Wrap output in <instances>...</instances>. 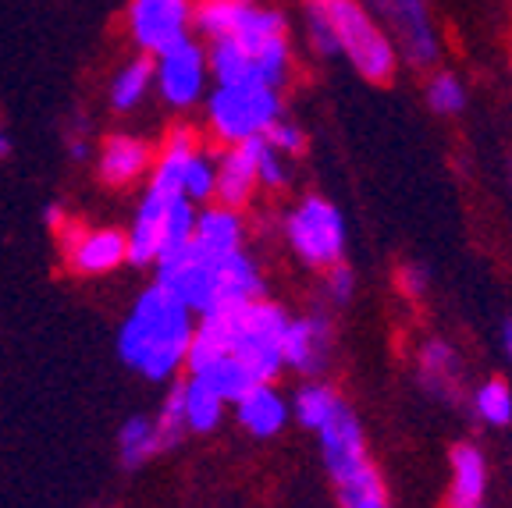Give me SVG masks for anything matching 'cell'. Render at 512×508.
Here are the masks:
<instances>
[{
    "instance_id": "obj_1",
    "label": "cell",
    "mask_w": 512,
    "mask_h": 508,
    "mask_svg": "<svg viewBox=\"0 0 512 508\" xmlns=\"http://www.w3.org/2000/svg\"><path fill=\"white\" fill-rule=\"evenodd\" d=\"M192 36L207 47L214 82L285 89L296 72L292 22L271 0H196Z\"/></svg>"
},
{
    "instance_id": "obj_2",
    "label": "cell",
    "mask_w": 512,
    "mask_h": 508,
    "mask_svg": "<svg viewBox=\"0 0 512 508\" xmlns=\"http://www.w3.org/2000/svg\"><path fill=\"white\" fill-rule=\"evenodd\" d=\"M285 327L288 310L271 299H253L203 313L192 327L185 370L207 363L214 356H232L256 381H278V374L285 370V359H281Z\"/></svg>"
},
{
    "instance_id": "obj_3",
    "label": "cell",
    "mask_w": 512,
    "mask_h": 508,
    "mask_svg": "<svg viewBox=\"0 0 512 508\" xmlns=\"http://www.w3.org/2000/svg\"><path fill=\"white\" fill-rule=\"evenodd\" d=\"M192 313L153 281L118 331V356L150 381H168L185 366L192 342Z\"/></svg>"
},
{
    "instance_id": "obj_4",
    "label": "cell",
    "mask_w": 512,
    "mask_h": 508,
    "mask_svg": "<svg viewBox=\"0 0 512 508\" xmlns=\"http://www.w3.org/2000/svg\"><path fill=\"white\" fill-rule=\"evenodd\" d=\"M203 114L214 143H249L285 114V96L264 82H214L203 96Z\"/></svg>"
},
{
    "instance_id": "obj_5",
    "label": "cell",
    "mask_w": 512,
    "mask_h": 508,
    "mask_svg": "<svg viewBox=\"0 0 512 508\" xmlns=\"http://www.w3.org/2000/svg\"><path fill=\"white\" fill-rule=\"evenodd\" d=\"M320 4L328 11L338 57L352 64V72L374 86H384L399 75L402 61L395 54V43L388 40V32L370 15L363 0H320Z\"/></svg>"
},
{
    "instance_id": "obj_6",
    "label": "cell",
    "mask_w": 512,
    "mask_h": 508,
    "mask_svg": "<svg viewBox=\"0 0 512 508\" xmlns=\"http://www.w3.org/2000/svg\"><path fill=\"white\" fill-rule=\"evenodd\" d=\"M363 4L388 32V40L395 43L399 61H406L416 72L438 68L441 54H445V40H441L431 0H363Z\"/></svg>"
},
{
    "instance_id": "obj_7",
    "label": "cell",
    "mask_w": 512,
    "mask_h": 508,
    "mask_svg": "<svg viewBox=\"0 0 512 508\" xmlns=\"http://www.w3.org/2000/svg\"><path fill=\"white\" fill-rule=\"evenodd\" d=\"M153 61V93L171 107V111H192L203 104L214 79H210L207 47L196 36L171 43L168 50L150 57Z\"/></svg>"
},
{
    "instance_id": "obj_8",
    "label": "cell",
    "mask_w": 512,
    "mask_h": 508,
    "mask_svg": "<svg viewBox=\"0 0 512 508\" xmlns=\"http://www.w3.org/2000/svg\"><path fill=\"white\" fill-rule=\"evenodd\" d=\"M285 239L306 267L324 270L345 260V221L335 203L324 196L299 199V207L285 221Z\"/></svg>"
},
{
    "instance_id": "obj_9",
    "label": "cell",
    "mask_w": 512,
    "mask_h": 508,
    "mask_svg": "<svg viewBox=\"0 0 512 508\" xmlns=\"http://www.w3.org/2000/svg\"><path fill=\"white\" fill-rule=\"evenodd\" d=\"M192 15H196V0H128L125 32L139 54L153 57L171 43L192 36Z\"/></svg>"
},
{
    "instance_id": "obj_10",
    "label": "cell",
    "mask_w": 512,
    "mask_h": 508,
    "mask_svg": "<svg viewBox=\"0 0 512 508\" xmlns=\"http://www.w3.org/2000/svg\"><path fill=\"white\" fill-rule=\"evenodd\" d=\"M317 445H320V459L328 477L335 480V487L349 484V480L363 477L367 469H374V459L367 452V434H363L360 416L352 413L349 402H342L331 413V420L317 430Z\"/></svg>"
},
{
    "instance_id": "obj_11",
    "label": "cell",
    "mask_w": 512,
    "mask_h": 508,
    "mask_svg": "<svg viewBox=\"0 0 512 508\" xmlns=\"http://www.w3.org/2000/svg\"><path fill=\"white\" fill-rule=\"evenodd\" d=\"M335 352V327L328 313H306V317H288L285 338H281V359L285 370L317 381L331 363Z\"/></svg>"
},
{
    "instance_id": "obj_12",
    "label": "cell",
    "mask_w": 512,
    "mask_h": 508,
    "mask_svg": "<svg viewBox=\"0 0 512 508\" xmlns=\"http://www.w3.org/2000/svg\"><path fill=\"white\" fill-rule=\"evenodd\" d=\"M256 150H260V139L221 146V153L214 157V203L242 210L249 199H253V192L260 189V178H256Z\"/></svg>"
},
{
    "instance_id": "obj_13",
    "label": "cell",
    "mask_w": 512,
    "mask_h": 508,
    "mask_svg": "<svg viewBox=\"0 0 512 508\" xmlns=\"http://www.w3.org/2000/svg\"><path fill=\"white\" fill-rule=\"evenodd\" d=\"M242 242H246V224L242 214L232 207H203L196 210V228H192V253L207 256V260H221L228 253H239Z\"/></svg>"
},
{
    "instance_id": "obj_14",
    "label": "cell",
    "mask_w": 512,
    "mask_h": 508,
    "mask_svg": "<svg viewBox=\"0 0 512 508\" xmlns=\"http://www.w3.org/2000/svg\"><path fill=\"white\" fill-rule=\"evenodd\" d=\"M420 384L427 388V395L438 402L452 405L459 402V388H463V359L445 338H431L420 349Z\"/></svg>"
},
{
    "instance_id": "obj_15",
    "label": "cell",
    "mask_w": 512,
    "mask_h": 508,
    "mask_svg": "<svg viewBox=\"0 0 512 508\" xmlns=\"http://www.w3.org/2000/svg\"><path fill=\"white\" fill-rule=\"evenodd\" d=\"M288 398L274 388V381L253 384L246 395L235 402V416H239L242 430H249L253 437H274L285 430L288 423Z\"/></svg>"
},
{
    "instance_id": "obj_16",
    "label": "cell",
    "mask_w": 512,
    "mask_h": 508,
    "mask_svg": "<svg viewBox=\"0 0 512 508\" xmlns=\"http://www.w3.org/2000/svg\"><path fill=\"white\" fill-rule=\"evenodd\" d=\"M153 167V150L136 139V135H111L100 146V157H96V171L107 185H128L143 178Z\"/></svg>"
},
{
    "instance_id": "obj_17",
    "label": "cell",
    "mask_w": 512,
    "mask_h": 508,
    "mask_svg": "<svg viewBox=\"0 0 512 508\" xmlns=\"http://www.w3.org/2000/svg\"><path fill=\"white\" fill-rule=\"evenodd\" d=\"M128 260L125 235L114 228L100 231H82L79 239L68 249V263H72L79 274H111L114 267Z\"/></svg>"
},
{
    "instance_id": "obj_18",
    "label": "cell",
    "mask_w": 512,
    "mask_h": 508,
    "mask_svg": "<svg viewBox=\"0 0 512 508\" xmlns=\"http://www.w3.org/2000/svg\"><path fill=\"white\" fill-rule=\"evenodd\" d=\"M488 494V459L477 445L463 441L452 448V491H448V508H473L484 505Z\"/></svg>"
},
{
    "instance_id": "obj_19",
    "label": "cell",
    "mask_w": 512,
    "mask_h": 508,
    "mask_svg": "<svg viewBox=\"0 0 512 508\" xmlns=\"http://www.w3.org/2000/svg\"><path fill=\"white\" fill-rule=\"evenodd\" d=\"M153 93V61L146 54L128 57V61L118 64V72L111 75V107L118 114H132L150 100Z\"/></svg>"
},
{
    "instance_id": "obj_20",
    "label": "cell",
    "mask_w": 512,
    "mask_h": 508,
    "mask_svg": "<svg viewBox=\"0 0 512 508\" xmlns=\"http://www.w3.org/2000/svg\"><path fill=\"white\" fill-rule=\"evenodd\" d=\"M189 377H200V381L207 384L210 391H217L224 402H239L253 384H264V381H256L246 366L232 356H214V359H207V363L192 366Z\"/></svg>"
},
{
    "instance_id": "obj_21",
    "label": "cell",
    "mask_w": 512,
    "mask_h": 508,
    "mask_svg": "<svg viewBox=\"0 0 512 508\" xmlns=\"http://www.w3.org/2000/svg\"><path fill=\"white\" fill-rule=\"evenodd\" d=\"M224 398L210 391L200 377L182 381V416H185V434H210L217 430L224 416Z\"/></svg>"
},
{
    "instance_id": "obj_22",
    "label": "cell",
    "mask_w": 512,
    "mask_h": 508,
    "mask_svg": "<svg viewBox=\"0 0 512 508\" xmlns=\"http://www.w3.org/2000/svg\"><path fill=\"white\" fill-rule=\"evenodd\" d=\"M342 402H345V398L338 395L331 384H324L317 377V381H306L303 388L292 395V413H296V420L303 423L306 430H313V434H317V430L331 420V413H335Z\"/></svg>"
},
{
    "instance_id": "obj_23",
    "label": "cell",
    "mask_w": 512,
    "mask_h": 508,
    "mask_svg": "<svg viewBox=\"0 0 512 508\" xmlns=\"http://www.w3.org/2000/svg\"><path fill=\"white\" fill-rule=\"evenodd\" d=\"M424 104L431 107L441 118H456L470 104V93H466V82L448 68H431L424 82Z\"/></svg>"
},
{
    "instance_id": "obj_24",
    "label": "cell",
    "mask_w": 512,
    "mask_h": 508,
    "mask_svg": "<svg viewBox=\"0 0 512 508\" xmlns=\"http://www.w3.org/2000/svg\"><path fill=\"white\" fill-rule=\"evenodd\" d=\"M118 452H121V466L136 469L146 459L160 452V437H157V423L150 416H128L118 430Z\"/></svg>"
},
{
    "instance_id": "obj_25",
    "label": "cell",
    "mask_w": 512,
    "mask_h": 508,
    "mask_svg": "<svg viewBox=\"0 0 512 508\" xmlns=\"http://www.w3.org/2000/svg\"><path fill=\"white\" fill-rule=\"evenodd\" d=\"M473 405V416H477L484 427H509L512 423V388L509 381H502V377H491V381H484L477 391H473L470 398Z\"/></svg>"
},
{
    "instance_id": "obj_26",
    "label": "cell",
    "mask_w": 512,
    "mask_h": 508,
    "mask_svg": "<svg viewBox=\"0 0 512 508\" xmlns=\"http://www.w3.org/2000/svg\"><path fill=\"white\" fill-rule=\"evenodd\" d=\"M182 196L196 207L214 203V157L203 146H196L182 164Z\"/></svg>"
},
{
    "instance_id": "obj_27",
    "label": "cell",
    "mask_w": 512,
    "mask_h": 508,
    "mask_svg": "<svg viewBox=\"0 0 512 508\" xmlns=\"http://www.w3.org/2000/svg\"><path fill=\"white\" fill-rule=\"evenodd\" d=\"M335 491H338V505L342 508H392V501H388V487H384L377 466L367 469L363 477L335 487Z\"/></svg>"
},
{
    "instance_id": "obj_28",
    "label": "cell",
    "mask_w": 512,
    "mask_h": 508,
    "mask_svg": "<svg viewBox=\"0 0 512 508\" xmlns=\"http://www.w3.org/2000/svg\"><path fill=\"white\" fill-rule=\"evenodd\" d=\"M303 40L320 61H328V57H338V47H335V32H331V22H328V11L320 0H306L303 8Z\"/></svg>"
},
{
    "instance_id": "obj_29",
    "label": "cell",
    "mask_w": 512,
    "mask_h": 508,
    "mask_svg": "<svg viewBox=\"0 0 512 508\" xmlns=\"http://www.w3.org/2000/svg\"><path fill=\"white\" fill-rule=\"evenodd\" d=\"M157 437H160V452H168V448H175L178 441H182L185 434V416H182V381L171 384L168 398H164V405H160L157 413Z\"/></svg>"
},
{
    "instance_id": "obj_30",
    "label": "cell",
    "mask_w": 512,
    "mask_h": 508,
    "mask_svg": "<svg viewBox=\"0 0 512 508\" xmlns=\"http://www.w3.org/2000/svg\"><path fill=\"white\" fill-rule=\"evenodd\" d=\"M260 139H264V143L271 146V150H278L281 157H288V160L299 157V153L306 150V132L292 118H285V114H281V118L274 121V125L267 128V132L260 135Z\"/></svg>"
},
{
    "instance_id": "obj_31",
    "label": "cell",
    "mask_w": 512,
    "mask_h": 508,
    "mask_svg": "<svg viewBox=\"0 0 512 508\" xmlns=\"http://www.w3.org/2000/svg\"><path fill=\"white\" fill-rule=\"evenodd\" d=\"M256 178L264 189H285L288 185V157H281L278 150L260 139V150H256Z\"/></svg>"
},
{
    "instance_id": "obj_32",
    "label": "cell",
    "mask_w": 512,
    "mask_h": 508,
    "mask_svg": "<svg viewBox=\"0 0 512 508\" xmlns=\"http://www.w3.org/2000/svg\"><path fill=\"white\" fill-rule=\"evenodd\" d=\"M324 292H328L331 302H349L352 299V288H356V274H352V267L345 260L331 263V267H324Z\"/></svg>"
},
{
    "instance_id": "obj_33",
    "label": "cell",
    "mask_w": 512,
    "mask_h": 508,
    "mask_svg": "<svg viewBox=\"0 0 512 508\" xmlns=\"http://www.w3.org/2000/svg\"><path fill=\"white\" fill-rule=\"evenodd\" d=\"M399 285H402V292H409V295H420L427 288V270L424 267H406L399 274Z\"/></svg>"
},
{
    "instance_id": "obj_34",
    "label": "cell",
    "mask_w": 512,
    "mask_h": 508,
    "mask_svg": "<svg viewBox=\"0 0 512 508\" xmlns=\"http://www.w3.org/2000/svg\"><path fill=\"white\" fill-rule=\"evenodd\" d=\"M502 352H505V359L512 363V317L502 324Z\"/></svg>"
},
{
    "instance_id": "obj_35",
    "label": "cell",
    "mask_w": 512,
    "mask_h": 508,
    "mask_svg": "<svg viewBox=\"0 0 512 508\" xmlns=\"http://www.w3.org/2000/svg\"><path fill=\"white\" fill-rule=\"evenodd\" d=\"M4 157H11V139H8V132H4V125H0V160Z\"/></svg>"
},
{
    "instance_id": "obj_36",
    "label": "cell",
    "mask_w": 512,
    "mask_h": 508,
    "mask_svg": "<svg viewBox=\"0 0 512 508\" xmlns=\"http://www.w3.org/2000/svg\"><path fill=\"white\" fill-rule=\"evenodd\" d=\"M473 508H484V505H473Z\"/></svg>"
}]
</instances>
